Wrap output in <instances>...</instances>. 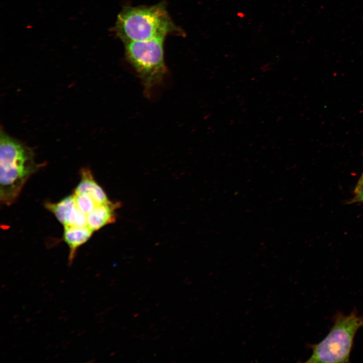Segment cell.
<instances>
[{
	"mask_svg": "<svg viewBox=\"0 0 363 363\" xmlns=\"http://www.w3.org/2000/svg\"><path fill=\"white\" fill-rule=\"evenodd\" d=\"M40 167L33 150L1 131L0 138V200L10 205L24 186Z\"/></svg>",
	"mask_w": 363,
	"mask_h": 363,
	"instance_id": "cell-1",
	"label": "cell"
},
{
	"mask_svg": "<svg viewBox=\"0 0 363 363\" xmlns=\"http://www.w3.org/2000/svg\"><path fill=\"white\" fill-rule=\"evenodd\" d=\"M45 207L64 226H87V215L77 207L74 195L67 196L57 203L46 202Z\"/></svg>",
	"mask_w": 363,
	"mask_h": 363,
	"instance_id": "cell-5",
	"label": "cell"
},
{
	"mask_svg": "<svg viewBox=\"0 0 363 363\" xmlns=\"http://www.w3.org/2000/svg\"><path fill=\"white\" fill-rule=\"evenodd\" d=\"M362 184H363V171L356 185H360Z\"/></svg>",
	"mask_w": 363,
	"mask_h": 363,
	"instance_id": "cell-11",
	"label": "cell"
},
{
	"mask_svg": "<svg viewBox=\"0 0 363 363\" xmlns=\"http://www.w3.org/2000/svg\"><path fill=\"white\" fill-rule=\"evenodd\" d=\"M333 320V325L326 337L311 345L312 354L306 362H349L355 335L363 327V316H358L356 311L348 315L338 313Z\"/></svg>",
	"mask_w": 363,
	"mask_h": 363,
	"instance_id": "cell-3",
	"label": "cell"
},
{
	"mask_svg": "<svg viewBox=\"0 0 363 363\" xmlns=\"http://www.w3.org/2000/svg\"><path fill=\"white\" fill-rule=\"evenodd\" d=\"M165 37L125 43V55L143 86L147 96L160 85L167 73L164 58Z\"/></svg>",
	"mask_w": 363,
	"mask_h": 363,
	"instance_id": "cell-4",
	"label": "cell"
},
{
	"mask_svg": "<svg viewBox=\"0 0 363 363\" xmlns=\"http://www.w3.org/2000/svg\"><path fill=\"white\" fill-rule=\"evenodd\" d=\"M80 176L81 180L74 193L89 194L97 205L109 201L105 192L95 181L92 172L88 168H82L80 170Z\"/></svg>",
	"mask_w": 363,
	"mask_h": 363,
	"instance_id": "cell-8",
	"label": "cell"
},
{
	"mask_svg": "<svg viewBox=\"0 0 363 363\" xmlns=\"http://www.w3.org/2000/svg\"><path fill=\"white\" fill-rule=\"evenodd\" d=\"M119 207V203H113L110 201L105 203L97 205L93 210L87 216V226L94 231L115 222V210Z\"/></svg>",
	"mask_w": 363,
	"mask_h": 363,
	"instance_id": "cell-6",
	"label": "cell"
},
{
	"mask_svg": "<svg viewBox=\"0 0 363 363\" xmlns=\"http://www.w3.org/2000/svg\"><path fill=\"white\" fill-rule=\"evenodd\" d=\"M64 227L63 239L69 248L68 265L70 267L75 258L78 249L89 240L94 231L87 226Z\"/></svg>",
	"mask_w": 363,
	"mask_h": 363,
	"instance_id": "cell-7",
	"label": "cell"
},
{
	"mask_svg": "<svg viewBox=\"0 0 363 363\" xmlns=\"http://www.w3.org/2000/svg\"><path fill=\"white\" fill-rule=\"evenodd\" d=\"M113 30L124 43L181 32L171 19L163 3L151 6L123 8L117 15Z\"/></svg>",
	"mask_w": 363,
	"mask_h": 363,
	"instance_id": "cell-2",
	"label": "cell"
},
{
	"mask_svg": "<svg viewBox=\"0 0 363 363\" xmlns=\"http://www.w3.org/2000/svg\"><path fill=\"white\" fill-rule=\"evenodd\" d=\"M361 203L363 204V184L356 185L354 189V196L349 203Z\"/></svg>",
	"mask_w": 363,
	"mask_h": 363,
	"instance_id": "cell-10",
	"label": "cell"
},
{
	"mask_svg": "<svg viewBox=\"0 0 363 363\" xmlns=\"http://www.w3.org/2000/svg\"><path fill=\"white\" fill-rule=\"evenodd\" d=\"M76 204L79 209L87 216L97 205L92 196L88 193H74Z\"/></svg>",
	"mask_w": 363,
	"mask_h": 363,
	"instance_id": "cell-9",
	"label": "cell"
}]
</instances>
